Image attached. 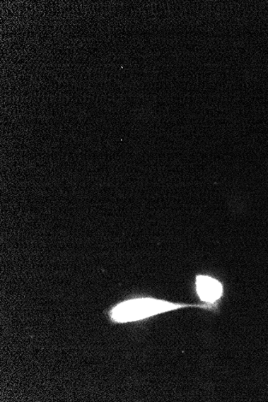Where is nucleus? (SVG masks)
<instances>
[{"label":"nucleus","instance_id":"nucleus-1","mask_svg":"<svg viewBox=\"0 0 268 402\" xmlns=\"http://www.w3.org/2000/svg\"><path fill=\"white\" fill-rule=\"evenodd\" d=\"M192 307H206L205 305L177 304L156 298H134L113 305L108 312V317L112 324H127Z\"/></svg>","mask_w":268,"mask_h":402},{"label":"nucleus","instance_id":"nucleus-2","mask_svg":"<svg viewBox=\"0 0 268 402\" xmlns=\"http://www.w3.org/2000/svg\"><path fill=\"white\" fill-rule=\"evenodd\" d=\"M196 290L201 300L211 304L221 298L223 291L221 283L206 276H199L196 278Z\"/></svg>","mask_w":268,"mask_h":402}]
</instances>
